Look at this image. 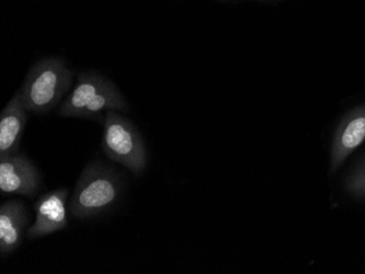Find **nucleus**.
I'll return each mask as SVG.
<instances>
[{"label": "nucleus", "instance_id": "0eeeda50", "mask_svg": "<svg viewBox=\"0 0 365 274\" xmlns=\"http://www.w3.org/2000/svg\"><path fill=\"white\" fill-rule=\"evenodd\" d=\"M365 141V105L344 116L334 135L330 149L329 173L334 174Z\"/></svg>", "mask_w": 365, "mask_h": 274}, {"label": "nucleus", "instance_id": "423d86ee", "mask_svg": "<svg viewBox=\"0 0 365 274\" xmlns=\"http://www.w3.org/2000/svg\"><path fill=\"white\" fill-rule=\"evenodd\" d=\"M67 189H57L46 192L38 198L34 204L36 222L26 231V237L30 239L47 236L68 226L67 216Z\"/></svg>", "mask_w": 365, "mask_h": 274}, {"label": "nucleus", "instance_id": "6e6552de", "mask_svg": "<svg viewBox=\"0 0 365 274\" xmlns=\"http://www.w3.org/2000/svg\"><path fill=\"white\" fill-rule=\"evenodd\" d=\"M28 114L21 93L18 92L0 114V157H10L19 153Z\"/></svg>", "mask_w": 365, "mask_h": 274}, {"label": "nucleus", "instance_id": "20e7f679", "mask_svg": "<svg viewBox=\"0 0 365 274\" xmlns=\"http://www.w3.org/2000/svg\"><path fill=\"white\" fill-rule=\"evenodd\" d=\"M102 149L104 154L140 176L147 167L148 154L145 141L133 122L116 110H106L103 117Z\"/></svg>", "mask_w": 365, "mask_h": 274}, {"label": "nucleus", "instance_id": "9d476101", "mask_svg": "<svg viewBox=\"0 0 365 274\" xmlns=\"http://www.w3.org/2000/svg\"><path fill=\"white\" fill-rule=\"evenodd\" d=\"M344 185L354 197L365 198V159L350 173Z\"/></svg>", "mask_w": 365, "mask_h": 274}, {"label": "nucleus", "instance_id": "f03ea898", "mask_svg": "<svg viewBox=\"0 0 365 274\" xmlns=\"http://www.w3.org/2000/svg\"><path fill=\"white\" fill-rule=\"evenodd\" d=\"M73 75L58 57H47L31 67L19 91L28 112L43 115L54 110L71 90Z\"/></svg>", "mask_w": 365, "mask_h": 274}, {"label": "nucleus", "instance_id": "1a4fd4ad", "mask_svg": "<svg viewBox=\"0 0 365 274\" xmlns=\"http://www.w3.org/2000/svg\"><path fill=\"white\" fill-rule=\"evenodd\" d=\"M26 206L20 200H10L0 206V253L8 255L22 244L28 224Z\"/></svg>", "mask_w": 365, "mask_h": 274}, {"label": "nucleus", "instance_id": "39448f33", "mask_svg": "<svg viewBox=\"0 0 365 274\" xmlns=\"http://www.w3.org/2000/svg\"><path fill=\"white\" fill-rule=\"evenodd\" d=\"M41 181V174L26 154L0 157V191L3 195L34 197Z\"/></svg>", "mask_w": 365, "mask_h": 274}, {"label": "nucleus", "instance_id": "f257e3e1", "mask_svg": "<svg viewBox=\"0 0 365 274\" xmlns=\"http://www.w3.org/2000/svg\"><path fill=\"white\" fill-rule=\"evenodd\" d=\"M110 110L127 112L129 106L124 95L98 71H83L78 75L75 88L59 106L57 115L96 120Z\"/></svg>", "mask_w": 365, "mask_h": 274}, {"label": "nucleus", "instance_id": "7ed1b4c3", "mask_svg": "<svg viewBox=\"0 0 365 274\" xmlns=\"http://www.w3.org/2000/svg\"><path fill=\"white\" fill-rule=\"evenodd\" d=\"M122 194L118 174L101 163H91L79 176L69 211L79 220L100 216L118 204Z\"/></svg>", "mask_w": 365, "mask_h": 274}]
</instances>
